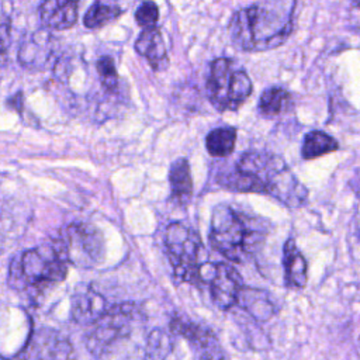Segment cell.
<instances>
[{"mask_svg":"<svg viewBox=\"0 0 360 360\" xmlns=\"http://www.w3.org/2000/svg\"><path fill=\"white\" fill-rule=\"evenodd\" d=\"M217 181L229 190L267 194L290 208L304 205L308 198L307 187L284 159L269 152L243 153L233 170L219 174Z\"/></svg>","mask_w":360,"mask_h":360,"instance_id":"6da1fadb","label":"cell"},{"mask_svg":"<svg viewBox=\"0 0 360 360\" xmlns=\"http://www.w3.org/2000/svg\"><path fill=\"white\" fill-rule=\"evenodd\" d=\"M52 37L46 31L35 32L30 39H27L18 52V59L25 68L42 66L51 56Z\"/></svg>","mask_w":360,"mask_h":360,"instance_id":"e0dca14e","label":"cell"},{"mask_svg":"<svg viewBox=\"0 0 360 360\" xmlns=\"http://www.w3.org/2000/svg\"><path fill=\"white\" fill-rule=\"evenodd\" d=\"M108 308L105 298L91 287L77 291L72 300V318L80 325H91Z\"/></svg>","mask_w":360,"mask_h":360,"instance_id":"5bb4252c","label":"cell"},{"mask_svg":"<svg viewBox=\"0 0 360 360\" xmlns=\"http://www.w3.org/2000/svg\"><path fill=\"white\" fill-rule=\"evenodd\" d=\"M253 84L249 75L235 66L229 58H217L210 65L207 93L218 111L238 110L252 94Z\"/></svg>","mask_w":360,"mask_h":360,"instance_id":"52a82bcc","label":"cell"},{"mask_svg":"<svg viewBox=\"0 0 360 360\" xmlns=\"http://www.w3.org/2000/svg\"><path fill=\"white\" fill-rule=\"evenodd\" d=\"M172 350V338L163 330H153L146 340L148 357H166Z\"/></svg>","mask_w":360,"mask_h":360,"instance_id":"cb8c5ba5","label":"cell"},{"mask_svg":"<svg viewBox=\"0 0 360 360\" xmlns=\"http://www.w3.org/2000/svg\"><path fill=\"white\" fill-rule=\"evenodd\" d=\"M165 243L169 262L179 281L208 283L212 263H210V253L197 231L181 222H173L166 229Z\"/></svg>","mask_w":360,"mask_h":360,"instance_id":"5b68a950","label":"cell"},{"mask_svg":"<svg viewBox=\"0 0 360 360\" xmlns=\"http://www.w3.org/2000/svg\"><path fill=\"white\" fill-rule=\"evenodd\" d=\"M284 278L287 285L304 288L308 278V264L304 255L300 252L294 238H288L283 248Z\"/></svg>","mask_w":360,"mask_h":360,"instance_id":"9a60e30c","label":"cell"},{"mask_svg":"<svg viewBox=\"0 0 360 360\" xmlns=\"http://www.w3.org/2000/svg\"><path fill=\"white\" fill-rule=\"evenodd\" d=\"M240 274L228 263L218 262L212 264V273L208 280L211 288V298L221 309H229L236 304L239 290L242 288Z\"/></svg>","mask_w":360,"mask_h":360,"instance_id":"30bf717a","label":"cell"},{"mask_svg":"<svg viewBox=\"0 0 360 360\" xmlns=\"http://www.w3.org/2000/svg\"><path fill=\"white\" fill-rule=\"evenodd\" d=\"M136 53L143 56L153 72H163L169 66V55L162 31L158 25L145 27L135 39Z\"/></svg>","mask_w":360,"mask_h":360,"instance_id":"7c38bea8","label":"cell"},{"mask_svg":"<svg viewBox=\"0 0 360 360\" xmlns=\"http://www.w3.org/2000/svg\"><path fill=\"white\" fill-rule=\"evenodd\" d=\"M124 13L125 8H122L118 3L94 0L83 15V25L89 30H98L118 20Z\"/></svg>","mask_w":360,"mask_h":360,"instance_id":"d6986e66","label":"cell"},{"mask_svg":"<svg viewBox=\"0 0 360 360\" xmlns=\"http://www.w3.org/2000/svg\"><path fill=\"white\" fill-rule=\"evenodd\" d=\"M142 321V312L134 302H121L108 307L105 312L91 323L86 343L94 356H110L120 343L129 340Z\"/></svg>","mask_w":360,"mask_h":360,"instance_id":"8992f818","label":"cell"},{"mask_svg":"<svg viewBox=\"0 0 360 360\" xmlns=\"http://www.w3.org/2000/svg\"><path fill=\"white\" fill-rule=\"evenodd\" d=\"M339 148V142L329 134L315 129V131H309L304 141H302V148H301V156L302 159H315V158H321L323 155L332 153L335 150H338Z\"/></svg>","mask_w":360,"mask_h":360,"instance_id":"ffe728a7","label":"cell"},{"mask_svg":"<svg viewBox=\"0 0 360 360\" xmlns=\"http://www.w3.org/2000/svg\"><path fill=\"white\" fill-rule=\"evenodd\" d=\"M10 27L7 22H0V66L4 65L7 59V52L10 48Z\"/></svg>","mask_w":360,"mask_h":360,"instance_id":"484cf974","label":"cell"},{"mask_svg":"<svg viewBox=\"0 0 360 360\" xmlns=\"http://www.w3.org/2000/svg\"><path fill=\"white\" fill-rule=\"evenodd\" d=\"M267 232L269 224L263 218L221 204L214 208L208 239L211 246L228 260L246 263L259 252Z\"/></svg>","mask_w":360,"mask_h":360,"instance_id":"3957f363","label":"cell"},{"mask_svg":"<svg viewBox=\"0 0 360 360\" xmlns=\"http://www.w3.org/2000/svg\"><path fill=\"white\" fill-rule=\"evenodd\" d=\"M169 184L172 191L170 198L179 205H187L193 195V179L186 158H179L172 163L169 169Z\"/></svg>","mask_w":360,"mask_h":360,"instance_id":"2e32d148","label":"cell"},{"mask_svg":"<svg viewBox=\"0 0 360 360\" xmlns=\"http://www.w3.org/2000/svg\"><path fill=\"white\" fill-rule=\"evenodd\" d=\"M236 143V128L233 127H219L208 132L205 138V146L211 156L226 158L229 156Z\"/></svg>","mask_w":360,"mask_h":360,"instance_id":"7402d4cb","label":"cell"},{"mask_svg":"<svg viewBox=\"0 0 360 360\" xmlns=\"http://www.w3.org/2000/svg\"><path fill=\"white\" fill-rule=\"evenodd\" d=\"M72 356L69 340L52 329H39L28 340L18 357L30 359H66Z\"/></svg>","mask_w":360,"mask_h":360,"instance_id":"8fae6325","label":"cell"},{"mask_svg":"<svg viewBox=\"0 0 360 360\" xmlns=\"http://www.w3.org/2000/svg\"><path fill=\"white\" fill-rule=\"evenodd\" d=\"M291 105V94L280 86L266 89L259 100V111L263 117L273 118L283 114Z\"/></svg>","mask_w":360,"mask_h":360,"instance_id":"44dd1931","label":"cell"},{"mask_svg":"<svg viewBox=\"0 0 360 360\" xmlns=\"http://www.w3.org/2000/svg\"><path fill=\"white\" fill-rule=\"evenodd\" d=\"M96 70L98 73L101 86L110 91L118 87V72L114 59L108 55H103L96 62Z\"/></svg>","mask_w":360,"mask_h":360,"instance_id":"603a6c76","label":"cell"},{"mask_svg":"<svg viewBox=\"0 0 360 360\" xmlns=\"http://www.w3.org/2000/svg\"><path fill=\"white\" fill-rule=\"evenodd\" d=\"M236 304L242 307L249 315L259 321H266L273 316L276 308L270 295L266 291L243 287L239 290Z\"/></svg>","mask_w":360,"mask_h":360,"instance_id":"ac0fdd59","label":"cell"},{"mask_svg":"<svg viewBox=\"0 0 360 360\" xmlns=\"http://www.w3.org/2000/svg\"><path fill=\"white\" fill-rule=\"evenodd\" d=\"M68 260L56 240L45 243L13 257L8 270V284L15 290L42 292L63 281Z\"/></svg>","mask_w":360,"mask_h":360,"instance_id":"277c9868","label":"cell"},{"mask_svg":"<svg viewBox=\"0 0 360 360\" xmlns=\"http://www.w3.org/2000/svg\"><path fill=\"white\" fill-rule=\"evenodd\" d=\"M169 328L174 335H180L190 343L197 357L200 359L225 357L215 333L210 328L195 323L193 321H188L181 315H174L170 321Z\"/></svg>","mask_w":360,"mask_h":360,"instance_id":"9c48e42d","label":"cell"},{"mask_svg":"<svg viewBox=\"0 0 360 360\" xmlns=\"http://www.w3.org/2000/svg\"><path fill=\"white\" fill-rule=\"evenodd\" d=\"M292 10L255 3L236 10L228 24L229 37L243 52H264L283 45L294 28Z\"/></svg>","mask_w":360,"mask_h":360,"instance_id":"7a4b0ae2","label":"cell"},{"mask_svg":"<svg viewBox=\"0 0 360 360\" xmlns=\"http://www.w3.org/2000/svg\"><path fill=\"white\" fill-rule=\"evenodd\" d=\"M79 0H44L39 6V18L45 28L68 30L79 15Z\"/></svg>","mask_w":360,"mask_h":360,"instance_id":"4fadbf2b","label":"cell"},{"mask_svg":"<svg viewBox=\"0 0 360 360\" xmlns=\"http://www.w3.org/2000/svg\"><path fill=\"white\" fill-rule=\"evenodd\" d=\"M135 22L141 27L158 25L159 21V7L153 0H142L134 13Z\"/></svg>","mask_w":360,"mask_h":360,"instance_id":"d4e9b609","label":"cell"},{"mask_svg":"<svg viewBox=\"0 0 360 360\" xmlns=\"http://www.w3.org/2000/svg\"><path fill=\"white\" fill-rule=\"evenodd\" d=\"M68 263L82 269L97 266L104 257V239L101 232L89 224H70L55 239Z\"/></svg>","mask_w":360,"mask_h":360,"instance_id":"ba28073f","label":"cell"}]
</instances>
